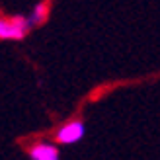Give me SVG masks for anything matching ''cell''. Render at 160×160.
<instances>
[{
	"mask_svg": "<svg viewBox=\"0 0 160 160\" xmlns=\"http://www.w3.org/2000/svg\"><path fill=\"white\" fill-rule=\"evenodd\" d=\"M31 29L29 20L22 18V16H14V18H0V39H12V41H20L23 39Z\"/></svg>",
	"mask_w": 160,
	"mask_h": 160,
	"instance_id": "obj_1",
	"label": "cell"
},
{
	"mask_svg": "<svg viewBox=\"0 0 160 160\" xmlns=\"http://www.w3.org/2000/svg\"><path fill=\"white\" fill-rule=\"evenodd\" d=\"M31 160H59V148L51 142H39L29 148Z\"/></svg>",
	"mask_w": 160,
	"mask_h": 160,
	"instance_id": "obj_3",
	"label": "cell"
},
{
	"mask_svg": "<svg viewBox=\"0 0 160 160\" xmlns=\"http://www.w3.org/2000/svg\"><path fill=\"white\" fill-rule=\"evenodd\" d=\"M47 16H49V4L47 2H39L35 6V10L33 14H31V18H29V23L33 26V23H41L47 20Z\"/></svg>",
	"mask_w": 160,
	"mask_h": 160,
	"instance_id": "obj_4",
	"label": "cell"
},
{
	"mask_svg": "<svg viewBox=\"0 0 160 160\" xmlns=\"http://www.w3.org/2000/svg\"><path fill=\"white\" fill-rule=\"evenodd\" d=\"M82 137H84V123L82 121H68L55 135L59 145H72V142L80 141Z\"/></svg>",
	"mask_w": 160,
	"mask_h": 160,
	"instance_id": "obj_2",
	"label": "cell"
}]
</instances>
